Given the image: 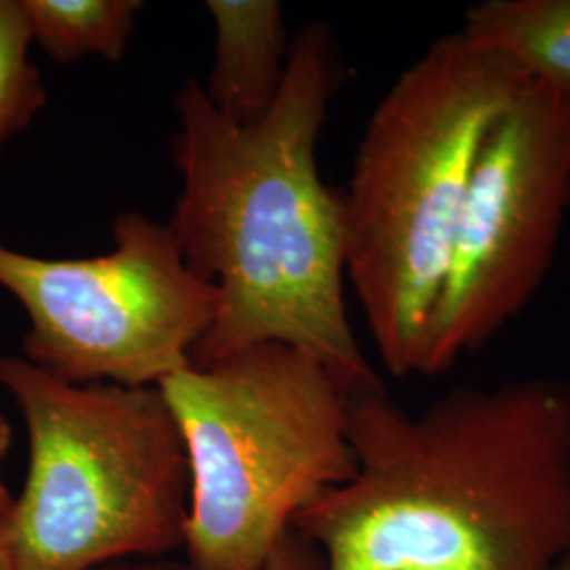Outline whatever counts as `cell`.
Listing matches in <instances>:
<instances>
[{
  "mask_svg": "<svg viewBox=\"0 0 570 570\" xmlns=\"http://www.w3.org/2000/svg\"><path fill=\"white\" fill-rule=\"evenodd\" d=\"M341 81L332 30L308 23L289 42L279 98L263 121H226L195 79L178 91L183 193L169 228L186 265L218 289L193 366L279 343L324 364L348 393L383 387L346 315L343 193L317 165Z\"/></svg>",
  "mask_w": 570,
  "mask_h": 570,
  "instance_id": "cell-1",
  "label": "cell"
},
{
  "mask_svg": "<svg viewBox=\"0 0 570 570\" xmlns=\"http://www.w3.org/2000/svg\"><path fill=\"white\" fill-rule=\"evenodd\" d=\"M355 475L292 530L326 570H558L570 558V383L450 389L410 414L348 395Z\"/></svg>",
  "mask_w": 570,
  "mask_h": 570,
  "instance_id": "cell-2",
  "label": "cell"
},
{
  "mask_svg": "<svg viewBox=\"0 0 570 570\" xmlns=\"http://www.w3.org/2000/svg\"><path fill=\"white\" fill-rule=\"evenodd\" d=\"M529 77L456 30L391 85L343 193L345 271L383 366L421 374L469 183Z\"/></svg>",
  "mask_w": 570,
  "mask_h": 570,
  "instance_id": "cell-3",
  "label": "cell"
},
{
  "mask_svg": "<svg viewBox=\"0 0 570 570\" xmlns=\"http://www.w3.org/2000/svg\"><path fill=\"white\" fill-rule=\"evenodd\" d=\"M190 469L184 553L195 570H263L294 520L355 475L345 385L279 343L159 385Z\"/></svg>",
  "mask_w": 570,
  "mask_h": 570,
  "instance_id": "cell-4",
  "label": "cell"
},
{
  "mask_svg": "<svg viewBox=\"0 0 570 570\" xmlns=\"http://www.w3.org/2000/svg\"><path fill=\"white\" fill-rule=\"evenodd\" d=\"M28 431L9 515L16 570H98L184 550L190 469L159 387L72 385L0 357Z\"/></svg>",
  "mask_w": 570,
  "mask_h": 570,
  "instance_id": "cell-5",
  "label": "cell"
},
{
  "mask_svg": "<svg viewBox=\"0 0 570 570\" xmlns=\"http://www.w3.org/2000/svg\"><path fill=\"white\" fill-rule=\"evenodd\" d=\"M115 249L49 261L0 244V287L26 308L23 360L72 385L159 387L193 364L218 289L186 265L169 225L112 223Z\"/></svg>",
  "mask_w": 570,
  "mask_h": 570,
  "instance_id": "cell-6",
  "label": "cell"
},
{
  "mask_svg": "<svg viewBox=\"0 0 570 570\" xmlns=\"http://www.w3.org/2000/svg\"><path fill=\"white\" fill-rule=\"evenodd\" d=\"M570 207V98L522 87L469 183L421 376L444 374L524 313L550 275Z\"/></svg>",
  "mask_w": 570,
  "mask_h": 570,
  "instance_id": "cell-7",
  "label": "cell"
},
{
  "mask_svg": "<svg viewBox=\"0 0 570 570\" xmlns=\"http://www.w3.org/2000/svg\"><path fill=\"white\" fill-rule=\"evenodd\" d=\"M214 20V66L205 98L235 125L263 121L277 102L287 70L289 42L277 0H207Z\"/></svg>",
  "mask_w": 570,
  "mask_h": 570,
  "instance_id": "cell-8",
  "label": "cell"
},
{
  "mask_svg": "<svg viewBox=\"0 0 570 570\" xmlns=\"http://www.w3.org/2000/svg\"><path fill=\"white\" fill-rule=\"evenodd\" d=\"M459 32L570 98V0H487L469 9Z\"/></svg>",
  "mask_w": 570,
  "mask_h": 570,
  "instance_id": "cell-9",
  "label": "cell"
},
{
  "mask_svg": "<svg viewBox=\"0 0 570 570\" xmlns=\"http://www.w3.org/2000/svg\"><path fill=\"white\" fill-rule=\"evenodd\" d=\"M32 42L53 61L70 63L87 56L119 61L142 11L140 0H20Z\"/></svg>",
  "mask_w": 570,
  "mask_h": 570,
  "instance_id": "cell-10",
  "label": "cell"
},
{
  "mask_svg": "<svg viewBox=\"0 0 570 570\" xmlns=\"http://www.w3.org/2000/svg\"><path fill=\"white\" fill-rule=\"evenodd\" d=\"M32 35L20 0H0V153L47 104L39 68L30 60Z\"/></svg>",
  "mask_w": 570,
  "mask_h": 570,
  "instance_id": "cell-11",
  "label": "cell"
},
{
  "mask_svg": "<svg viewBox=\"0 0 570 570\" xmlns=\"http://www.w3.org/2000/svg\"><path fill=\"white\" fill-rule=\"evenodd\" d=\"M263 570H326V562L313 543L289 530L268 556Z\"/></svg>",
  "mask_w": 570,
  "mask_h": 570,
  "instance_id": "cell-12",
  "label": "cell"
},
{
  "mask_svg": "<svg viewBox=\"0 0 570 570\" xmlns=\"http://www.w3.org/2000/svg\"><path fill=\"white\" fill-rule=\"evenodd\" d=\"M11 442H13V429L9 425L7 416L0 412V468H2L4 456L11 450ZM13 501L16 499L11 497V492H9L4 480H2V473H0V520H9L11 510H13Z\"/></svg>",
  "mask_w": 570,
  "mask_h": 570,
  "instance_id": "cell-13",
  "label": "cell"
},
{
  "mask_svg": "<svg viewBox=\"0 0 570 570\" xmlns=\"http://www.w3.org/2000/svg\"><path fill=\"white\" fill-rule=\"evenodd\" d=\"M98 570H195L188 562H171V560H161V558H153V560H125V562H115Z\"/></svg>",
  "mask_w": 570,
  "mask_h": 570,
  "instance_id": "cell-14",
  "label": "cell"
},
{
  "mask_svg": "<svg viewBox=\"0 0 570 570\" xmlns=\"http://www.w3.org/2000/svg\"><path fill=\"white\" fill-rule=\"evenodd\" d=\"M0 570H16L9 541V520H0Z\"/></svg>",
  "mask_w": 570,
  "mask_h": 570,
  "instance_id": "cell-15",
  "label": "cell"
},
{
  "mask_svg": "<svg viewBox=\"0 0 570 570\" xmlns=\"http://www.w3.org/2000/svg\"><path fill=\"white\" fill-rule=\"evenodd\" d=\"M558 570H570V558L569 560H564V562H562V564H560V569Z\"/></svg>",
  "mask_w": 570,
  "mask_h": 570,
  "instance_id": "cell-16",
  "label": "cell"
}]
</instances>
